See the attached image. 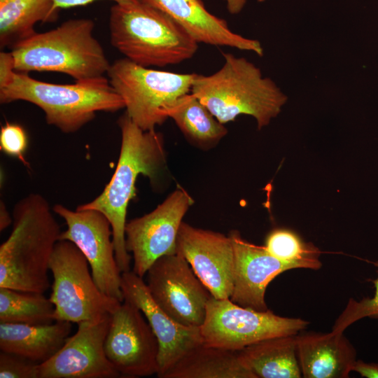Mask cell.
Masks as SVG:
<instances>
[{
    "label": "cell",
    "mask_w": 378,
    "mask_h": 378,
    "mask_svg": "<svg viewBox=\"0 0 378 378\" xmlns=\"http://www.w3.org/2000/svg\"><path fill=\"white\" fill-rule=\"evenodd\" d=\"M28 139L24 130L19 125L6 122L0 130V148L4 153L20 160L24 165L28 163L24 154Z\"/></svg>",
    "instance_id": "83f0119b"
},
{
    "label": "cell",
    "mask_w": 378,
    "mask_h": 378,
    "mask_svg": "<svg viewBox=\"0 0 378 378\" xmlns=\"http://www.w3.org/2000/svg\"><path fill=\"white\" fill-rule=\"evenodd\" d=\"M104 351L121 377H148L158 372V339L142 312L128 301L111 314Z\"/></svg>",
    "instance_id": "4fadbf2b"
},
{
    "label": "cell",
    "mask_w": 378,
    "mask_h": 378,
    "mask_svg": "<svg viewBox=\"0 0 378 378\" xmlns=\"http://www.w3.org/2000/svg\"><path fill=\"white\" fill-rule=\"evenodd\" d=\"M111 317L78 324L76 332L66 339L64 346L38 365V378L122 377L104 351Z\"/></svg>",
    "instance_id": "9a60e30c"
},
{
    "label": "cell",
    "mask_w": 378,
    "mask_h": 378,
    "mask_svg": "<svg viewBox=\"0 0 378 378\" xmlns=\"http://www.w3.org/2000/svg\"><path fill=\"white\" fill-rule=\"evenodd\" d=\"M176 251L216 299L230 298L234 284V258L230 236L182 222Z\"/></svg>",
    "instance_id": "5bb4252c"
},
{
    "label": "cell",
    "mask_w": 378,
    "mask_h": 378,
    "mask_svg": "<svg viewBox=\"0 0 378 378\" xmlns=\"http://www.w3.org/2000/svg\"><path fill=\"white\" fill-rule=\"evenodd\" d=\"M25 101L42 109L48 125L74 133L92 120L97 112H115L125 102L105 76L55 84L13 72L0 83V102Z\"/></svg>",
    "instance_id": "3957f363"
},
{
    "label": "cell",
    "mask_w": 378,
    "mask_h": 378,
    "mask_svg": "<svg viewBox=\"0 0 378 378\" xmlns=\"http://www.w3.org/2000/svg\"><path fill=\"white\" fill-rule=\"evenodd\" d=\"M13 223V216H10L4 203L1 201L0 206V230H6Z\"/></svg>",
    "instance_id": "1f68e13d"
},
{
    "label": "cell",
    "mask_w": 378,
    "mask_h": 378,
    "mask_svg": "<svg viewBox=\"0 0 378 378\" xmlns=\"http://www.w3.org/2000/svg\"><path fill=\"white\" fill-rule=\"evenodd\" d=\"M52 211L38 193L15 204L11 232L0 246V287L41 293L49 288L50 262L62 232Z\"/></svg>",
    "instance_id": "7a4b0ae2"
},
{
    "label": "cell",
    "mask_w": 378,
    "mask_h": 378,
    "mask_svg": "<svg viewBox=\"0 0 378 378\" xmlns=\"http://www.w3.org/2000/svg\"><path fill=\"white\" fill-rule=\"evenodd\" d=\"M52 211L67 226L61 232L59 240L70 241L80 250L103 293L123 302L122 272L115 257L113 232L107 218L96 210L76 208L73 211L60 204H55Z\"/></svg>",
    "instance_id": "30bf717a"
},
{
    "label": "cell",
    "mask_w": 378,
    "mask_h": 378,
    "mask_svg": "<svg viewBox=\"0 0 378 378\" xmlns=\"http://www.w3.org/2000/svg\"><path fill=\"white\" fill-rule=\"evenodd\" d=\"M121 288L124 300L142 312L158 339L159 378L188 351L203 344L200 327L182 325L169 316L152 298L143 277L132 270L122 272Z\"/></svg>",
    "instance_id": "2e32d148"
},
{
    "label": "cell",
    "mask_w": 378,
    "mask_h": 378,
    "mask_svg": "<svg viewBox=\"0 0 378 378\" xmlns=\"http://www.w3.org/2000/svg\"><path fill=\"white\" fill-rule=\"evenodd\" d=\"M228 12L232 15L239 13L244 7L246 0H225Z\"/></svg>",
    "instance_id": "d6a6232c"
},
{
    "label": "cell",
    "mask_w": 378,
    "mask_h": 378,
    "mask_svg": "<svg viewBox=\"0 0 378 378\" xmlns=\"http://www.w3.org/2000/svg\"><path fill=\"white\" fill-rule=\"evenodd\" d=\"M121 145L115 170L101 194L93 200L79 205L81 209H93L108 220L112 232L115 257L121 272L130 270L132 255L125 246V230L130 201L135 195L139 174L156 185L167 167L166 152L162 134L144 131L125 113L118 120Z\"/></svg>",
    "instance_id": "6da1fadb"
},
{
    "label": "cell",
    "mask_w": 378,
    "mask_h": 378,
    "mask_svg": "<svg viewBox=\"0 0 378 378\" xmlns=\"http://www.w3.org/2000/svg\"><path fill=\"white\" fill-rule=\"evenodd\" d=\"M297 356L305 378H347L356 351L344 332H309L296 335Z\"/></svg>",
    "instance_id": "d6986e66"
},
{
    "label": "cell",
    "mask_w": 378,
    "mask_h": 378,
    "mask_svg": "<svg viewBox=\"0 0 378 378\" xmlns=\"http://www.w3.org/2000/svg\"><path fill=\"white\" fill-rule=\"evenodd\" d=\"M71 328L64 321L46 325L0 323V349L40 364L64 346Z\"/></svg>",
    "instance_id": "ffe728a7"
},
{
    "label": "cell",
    "mask_w": 378,
    "mask_h": 378,
    "mask_svg": "<svg viewBox=\"0 0 378 378\" xmlns=\"http://www.w3.org/2000/svg\"><path fill=\"white\" fill-rule=\"evenodd\" d=\"M296 335L267 339L237 351L256 378H300Z\"/></svg>",
    "instance_id": "44dd1931"
},
{
    "label": "cell",
    "mask_w": 378,
    "mask_h": 378,
    "mask_svg": "<svg viewBox=\"0 0 378 378\" xmlns=\"http://www.w3.org/2000/svg\"><path fill=\"white\" fill-rule=\"evenodd\" d=\"M229 236L234 258L233 290L230 299L244 307L260 312L268 310L265 295L269 284L282 272L302 266L275 258L265 246L253 244L242 238L238 230H232Z\"/></svg>",
    "instance_id": "e0dca14e"
},
{
    "label": "cell",
    "mask_w": 378,
    "mask_h": 378,
    "mask_svg": "<svg viewBox=\"0 0 378 378\" xmlns=\"http://www.w3.org/2000/svg\"><path fill=\"white\" fill-rule=\"evenodd\" d=\"M195 75L152 69L125 57L111 64L107 73L125 102V113L144 131L155 130L169 118L167 110L191 92Z\"/></svg>",
    "instance_id": "52a82bcc"
},
{
    "label": "cell",
    "mask_w": 378,
    "mask_h": 378,
    "mask_svg": "<svg viewBox=\"0 0 378 378\" xmlns=\"http://www.w3.org/2000/svg\"><path fill=\"white\" fill-rule=\"evenodd\" d=\"M146 275L152 298L169 316L186 326L202 325L212 295L180 253L159 258Z\"/></svg>",
    "instance_id": "8fae6325"
},
{
    "label": "cell",
    "mask_w": 378,
    "mask_h": 378,
    "mask_svg": "<svg viewBox=\"0 0 378 378\" xmlns=\"http://www.w3.org/2000/svg\"><path fill=\"white\" fill-rule=\"evenodd\" d=\"M172 17L199 43L252 51L262 56L263 48L255 39L232 31L227 22L206 8L202 0H139Z\"/></svg>",
    "instance_id": "ac0fdd59"
},
{
    "label": "cell",
    "mask_w": 378,
    "mask_h": 378,
    "mask_svg": "<svg viewBox=\"0 0 378 378\" xmlns=\"http://www.w3.org/2000/svg\"><path fill=\"white\" fill-rule=\"evenodd\" d=\"M265 247L275 258L300 263L303 268L319 270L322 266L318 248L312 243L304 242L288 229L272 230L266 238Z\"/></svg>",
    "instance_id": "484cf974"
},
{
    "label": "cell",
    "mask_w": 378,
    "mask_h": 378,
    "mask_svg": "<svg viewBox=\"0 0 378 378\" xmlns=\"http://www.w3.org/2000/svg\"><path fill=\"white\" fill-rule=\"evenodd\" d=\"M167 116L188 140L200 147L217 144L227 133L224 124L191 92L179 97L167 110Z\"/></svg>",
    "instance_id": "cb8c5ba5"
},
{
    "label": "cell",
    "mask_w": 378,
    "mask_h": 378,
    "mask_svg": "<svg viewBox=\"0 0 378 378\" xmlns=\"http://www.w3.org/2000/svg\"><path fill=\"white\" fill-rule=\"evenodd\" d=\"M223 55L224 64L217 71L196 74L190 92L223 124L248 115L255 119L258 129L267 126L280 113L287 97L246 58L228 52Z\"/></svg>",
    "instance_id": "277c9868"
},
{
    "label": "cell",
    "mask_w": 378,
    "mask_h": 378,
    "mask_svg": "<svg viewBox=\"0 0 378 378\" xmlns=\"http://www.w3.org/2000/svg\"><path fill=\"white\" fill-rule=\"evenodd\" d=\"M94 28L92 20L78 18L36 32L12 47L15 71L60 72L75 80L107 75L111 64L94 36Z\"/></svg>",
    "instance_id": "8992f818"
},
{
    "label": "cell",
    "mask_w": 378,
    "mask_h": 378,
    "mask_svg": "<svg viewBox=\"0 0 378 378\" xmlns=\"http://www.w3.org/2000/svg\"><path fill=\"white\" fill-rule=\"evenodd\" d=\"M53 0H0V46L13 47L36 33L38 22L55 20Z\"/></svg>",
    "instance_id": "603a6c76"
},
{
    "label": "cell",
    "mask_w": 378,
    "mask_h": 378,
    "mask_svg": "<svg viewBox=\"0 0 378 378\" xmlns=\"http://www.w3.org/2000/svg\"><path fill=\"white\" fill-rule=\"evenodd\" d=\"M108 28L112 46L145 67L180 64L198 48L195 39L172 17L141 1L113 5Z\"/></svg>",
    "instance_id": "5b68a950"
},
{
    "label": "cell",
    "mask_w": 378,
    "mask_h": 378,
    "mask_svg": "<svg viewBox=\"0 0 378 378\" xmlns=\"http://www.w3.org/2000/svg\"><path fill=\"white\" fill-rule=\"evenodd\" d=\"M353 371L359 373L363 377L378 378V363H366L362 360H356Z\"/></svg>",
    "instance_id": "f546056e"
},
{
    "label": "cell",
    "mask_w": 378,
    "mask_h": 378,
    "mask_svg": "<svg viewBox=\"0 0 378 378\" xmlns=\"http://www.w3.org/2000/svg\"><path fill=\"white\" fill-rule=\"evenodd\" d=\"M38 365L22 356L1 351V378H38Z\"/></svg>",
    "instance_id": "f1b7e54d"
},
{
    "label": "cell",
    "mask_w": 378,
    "mask_h": 378,
    "mask_svg": "<svg viewBox=\"0 0 378 378\" xmlns=\"http://www.w3.org/2000/svg\"><path fill=\"white\" fill-rule=\"evenodd\" d=\"M161 378H256L237 351L202 344L188 351Z\"/></svg>",
    "instance_id": "7402d4cb"
},
{
    "label": "cell",
    "mask_w": 378,
    "mask_h": 378,
    "mask_svg": "<svg viewBox=\"0 0 378 378\" xmlns=\"http://www.w3.org/2000/svg\"><path fill=\"white\" fill-rule=\"evenodd\" d=\"M308 324L300 318L280 316L270 309L260 312L238 305L230 298L211 296L200 331L204 344L238 351L267 339L297 335Z\"/></svg>",
    "instance_id": "9c48e42d"
},
{
    "label": "cell",
    "mask_w": 378,
    "mask_h": 378,
    "mask_svg": "<svg viewBox=\"0 0 378 378\" xmlns=\"http://www.w3.org/2000/svg\"><path fill=\"white\" fill-rule=\"evenodd\" d=\"M49 268L53 277L50 299L55 307V321L98 322L122 302L100 290L88 260L70 241H57Z\"/></svg>",
    "instance_id": "ba28073f"
},
{
    "label": "cell",
    "mask_w": 378,
    "mask_h": 378,
    "mask_svg": "<svg viewBox=\"0 0 378 378\" xmlns=\"http://www.w3.org/2000/svg\"><path fill=\"white\" fill-rule=\"evenodd\" d=\"M193 203L190 195L179 188L150 213L127 222L125 246L132 253L135 274L144 277L159 258L176 253L183 218Z\"/></svg>",
    "instance_id": "7c38bea8"
},
{
    "label": "cell",
    "mask_w": 378,
    "mask_h": 378,
    "mask_svg": "<svg viewBox=\"0 0 378 378\" xmlns=\"http://www.w3.org/2000/svg\"><path fill=\"white\" fill-rule=\"evenodd\" d=\"M372 263L377 268V278L372 280L375 289L374 295L372 298H363L360 301L350 298L335 321L332 331L344 332L350 325L363 318L378 319V260Z\"/></svg>",
    "instance_id": "4316f807"
},
{
    "label": "cell",
    "mask_w": 378,
    "mask_h": 378,
    "mask_svg": "<svg viewBox=\"0 0 378 378\" xmlns=\"http://www.w3.org/2000/svg\"><path fill=\"white\" fill-rule=\"evenodd\" d=\"M54 314L44 293L0 287V323L46 325L55 321Z\"/></svg>",
    "instance_id": "d4e9b609"
},
{
    "label": "cell",
    "mask_w": 378,
    "mask_h": 378,
    "mask_svg": "<svg viewBox=\"0 0 378 378\" xmlns=\"http://www.w3.org/2000/svg\"><path fill=\"white\" fill-rule=\"evenodd\" d=\"M96 0H53L55 8L57 10L60 8H68L76 6H84ZM115 4H126L135 2L139 0H111Z\"/></svg>",
    "instance_id": "4dcf8cb0"
}]
</instances>
